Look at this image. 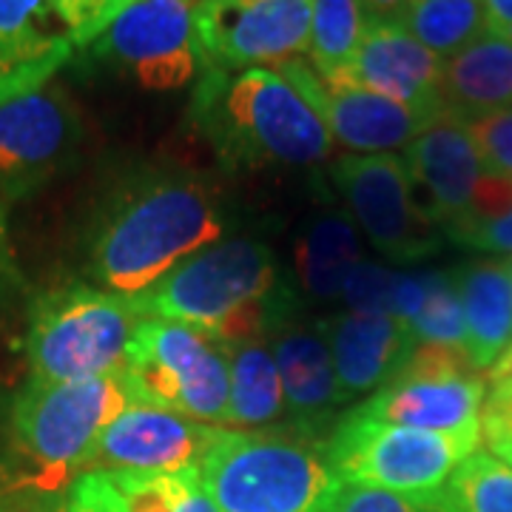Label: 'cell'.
Wrapping results in <instances>:
<instances>
[{
    "label": "cell",
    "instance_id": "cell-30",
    "mask_svg": "<svg viewBox=\"0 0 512 512\" xmlns=\"http://www.w3.org/2000/svg\"><path fill=\"white\" fill-rule=\"evenodd\" d=\"M410 333L416 345L464 350V308L456 279L444 274L424 276V296L410 322Z\"/></svg>",
    "mask_w": 512,
    "mask_h": 512
},
{
    "label": "cell",
    "instance_id": "cell-32",
    "mask_svg": "<svg viewBox=\"0 0 512 512\" xmlns=\"http://www.w3.org/2000/svg\"><path fill=\"white\" fill-rule=\"evenodd\" d=\"M481 439L495 458L512 467V367L490 370V390L481 407Z\"/></svg>",
    "mask_w": 512,
    "mask_h": 512
},
{
    "label": "cell",
    "instance_id": "cell-9",
    "mask_svg": "<svg viewBox=\"0 0 512 512\" xmlns=\"http://www.w3.org/2000/svg\"><path fill=\"white\" fill-rule=\"evenodd\" d=\"M484 396L481 370L470 365L464 350L416 345L402 370L359 404L353 416L416 430L458 433L481 427Z\"/></svg>",
    "mask_w": 512,
    "mask_h": 512
},
{
    "label": "cell",
    "instance_id": "cell-15",
    "mask_svg": "<svg viewBox=\"0 0 512 512\" xmlns=\"http://www.w3.org/2000/svg\"><path fill=\"white\" fill-rule=\"evenodd\" d=\"M222 427L188 419L183 413L131 404L103 430L86 461L89 470H140L171 473L200 467Z\"/></svg>",
    "mask_w": 512,
    "mask_h": 512
},
{
    "label": "cell",
    "instance_id": "cell-20",
    "mask_svg": "<svg viewBox=\"0 0 512 512\" xmlns=\"http://www.w3.org/2000/svg\"><path fill=\"white\" fill-rule=\"evenodd\" d=\"M268 342L282 376L285 410L293 416L296 427L313 433L319 421L328 419L330 410L342 404L325 328L322 322L308 325L288 316L271 330Z\"/></svg>",
    "mask_w": 512,
    "mask_h": 512
},
{
    "label": "cell",
    "instance_id": "cell-39",
    "mask_svg": "<svg viewBox=\"0 0 512 512\" xmlns=\"http://www.w3.org/2000/svg\"><path fill=\"white\" fill-rule=\"evenodd\" d=\"M26 512H63V504H37V507H32V510H26Z\"/></svg>",
    "mask_w": 512,
    "mask_h": 512
},
{
    "label": "cell",
    "instance_id": "cell-34",
    "mask_svg": "<svg viewBox=\"0 0 512 512\" xmlns=\"http://www.w3.org/2000/svg\"><path fill=\"white\" fill-rule=\"evenodd\" d=\"M484 174L512 180V109L464 123Z\"/></svg>",
    "mask_w": 512,
    "mask_h": 512
},
{
    "label": "cell",
    "instance_id": "cell-31",
    "mask_svg": "<svg viewBox=\"0 0 512 512\" xmlns=\"http://www.w3.org/2000/svg\"><path fill=\"white\" fill-rule=\"evenodd\" d=\"M328 512H461L447 487L430 493H396L362 484H342Z\"/></svg>",
    "mask_w": 512,
    "mask_h": 512
},
{
    "label": "cell",
    "instance_id": "cell-4",
    "mask_svg": "<svg viewBox=\"0 0 512 512\" xmlns=\"http://www.w3.org/2000/svg\"><path fill=\"white\" fill-rule=\"evenodd\" d=\"M220 512H328L342 481L311 430H222L200 464Z\"/></svg>",
    "mask_w": 512,
    "mask_h": 512
},
{
    "label": "cell",
    "instance_id": "cell-29",
    "mask_svg": "<svg viewBox=\"0 0 512 512\" xmlns=\"http://www.w3.org/2000/svg\"><path fill=\"white\" fill-rule=\"evenodd\" d=\"M461 512H512V467L476 450L447 481Z\"/></svg>",
    "mask_w": 512,
    "mask_h": 512
},
{
    "label": "cell",
    "instance_id": "cell-7",
    "mask_svg": "<svg viewBox=\"0 0 512 512\" xmlns=\"http://www.w3.org/2000/svg\"><path fill=\"white\" fill-rule=\"evenodd\" d=\"M481 427L439 433L402 424L345 416L328 441V458L342 484H362L396 493L441 490L473 456Z\"/></svg>",
    "mask_w": 512,
    "mask_h": 512
},
{
    "label": "cell",
    "instance_id": "cell-23",
    "mask_svg": "<svg viewBox=\"0 0 512 512\" xmlns=\"http://www.w3.org/2000/svg\"><path fill=\"white\" fill-rule=\"evenodd\" d=\"M362 239L348 211L316 214L296 242L293 271L299 288L311 299H342L348 279L362 265Z\"/></svg>",
    "mask_w": 512,
    "mask_h": 512
},
{
    "label": "cell",
    "instance_id": "cell-36",
    "mask_svg": "<svg viewBox=\"0 0 512 512\" xmlns=\"http://www.w3.org/2000/svg\"><path fill=\"white\" fill-rule=\"evenodd\" d=\"M63 512H123L120 495L111 484L109 473L89 470L74 478L69 495L63 501Z\"/></svg>",
    "mask_w": 512,
    "mask_h": 512
},
{
    "label": "cell",
    "instance_id": "cell-14",
    "mask_svg": "<svg viewBox=\"0 0 512 512\" xmlns=\"http://www.w3.org/2000/svg\"><path fill=\"white\" fill-rule=\"evenodd\" d=\"M80 117L57 86L0 103V194L18 197L43 183L80 143Z\"/></svg>",
    "mask_w": 512,
    "mask_h": 512
},
{
    "label": "cell",
    "instance_id": "cell-10",
    "mask_svg": "<svg viewBox=\"0 0 512 512\" xmlns=\"http://www.w3.org/2000/svg\"><path fill=\"white\" fill-rule=\"evenodd\" d=\"M330 174L356 228L382 256L416 262L441 245V228L421 211L402 154H345Z\"/></svg>",
    "mask_w": 512,
    "mask_h": 512
},
{
    "label": "cell",
    "instance_id": "cell-24",
    "mask_svg": "<svg viewBox=\"0 0 512 512\" xmlns=\"http://www.w3.org/2000/svg\"><path fill=\"white\" fill-rule=\"evenodd\" d=\"M231 367V399L222 430H259L285 413L282 376L268 339L222 345Z\"/></svg>",
    "mask_w": 512,
    "mask_h": 512
},
{
    "label": "cell",
    "instance_id": "cell-5",
    "mask_svg": "<svg viewBox=\"0 0 512 512\" xmlns=\"http://www.w3.org/2000/svg\"><path fill=\"white\" fill-rule=\"evenodd\" d=\"M146 322L134 296L100 285H63L37 296L26 330L29 379L83 382L120 373L128 345Z\"/></svg>",
    "mask_w": 512,
    "mask_h": 512
},
{
    "label": "cell",
    "instance_id": "cell-16",
    "mask_svg": "<svg viewBox=\"0 0 512 512\" xmlns=\"http://www.w3.org/2000/svg\"><path fill=\"white\" fill-rule=\"evenodd\" d=\"M441 80H444V60L433 55L427 46H421L404 26L367 20L362 46L342 83L441 117L444 114Z\"/></svg>",
    "mask_w": 512,
    "mask_h": 512
},
{
    "label": "cell",
    "instance_id": "cell-6",
    "mask_svg": "<svg viewBox=\"0 0 512 512\" xmlns=\"http://www.w3.org/2000/svg\"><path fill=\"white\" fill-rule=\"evenodd\" d=\"M123 379L137 404L183 413L222 427L231 399V367L217 339L200 330L146 319L123 362Z\"/></svg>",
    "mask_w": 512,
    "mask_h": 512
},
{
    "label": "cell",
    "instance_id": "cell-17",
    "mask_svg": "<svg viewBox=\"0 0 512 512\" xmlns=\"http://www.w3.org/2000/svg\"><path fill=\"white\" fill-rule=\"evenodd\" d=\"M402 160L427 220L444 231L467 214L484 168L458 117L444 111L433 126L404 146Z\"/></svg>",
    "mask_w": 512,
    "mask_h": 512
},
{
    "label": "cell",
    "instance_id": "cell-13",
    "mask_svg": "<svg viewBox=\"0 0 512 512\" xmlns=\"http://www.w3.org/2000/svg\"><path fill=\"white\" fill-rule=\"evenodd\" d=\"M285 74L302 97L311 103L316 114L325 120L339 146L353 154H382L393 148H404L416 140L424 128H430L439 117L402 106L390 97L367 92L345 83H325L316 69L302 57H291L274 66Z\"/></svg>",
    "mask_w": 512,
    "mask_h": 512
},
{
    "label": "cell",
    "instance_id": "cell-2",
    "mask_svg": "<svg viewBox=\"0 0 512 512\" xmlns=\"http://www.w3.org/2000/svg\"><path fill=\"white\" fill-rule=\"evenodd\" d=\"M134 299L146 319L188 325L220 345L268 339L293 311L274 251L251 237L202 248Z\"/></svg>",
    "mask_w": 512,
    "mask_h": 512
},
{
    "label": "cell",
    "instance_id": "cell-37",
    "mask_svg": "<svg viewBox=\"0 0 512 512\" xmlns=\"http://www.w3.org/2000/svg\"><path fill=\"white\" fill-rule=\"evenodd\" d=\"M481 3H484L487 32L512 43V0H481Z\"/></svg>",
    "mask_w": 512,
    "mask_h": 512
},
{
    "label": "cell",
    "instance_id": "cell-35",
    "mask_svg": "<svg viewBox=\"0 0 512 512\" xmlns=\"http://www.w3.org/2000/svg\"><path fill=\"white\" fill-rule=\"evenodd\" d=\"M396 274L376 262H362L348 279L342 293L345 311H384L390 313V291Z\"/></svg>",
    "mask_w": 512,
    "mask_h": 512
},
{
    "label": "cell",
    "instance_id": "cell-19",
    "mask_svg": "<svg viewBox=\"0 0 512 512\" xmlns=\"http://www.w3.org/2000/svg\"><path fill=\"white\" fill-rule=\"evenodd\" d=\"M72 52L57 0H0V103L49 86Z\"/></svg>",
    "mask_w": 512,
    "mask_h": 512
},
{
    "label": "cell",
    "instance_id": "cell-18",
    "mask_svg": "<svg viewBox=\"0 0 512 512\" xmlns=\"http://www.w3.org/2000/svg\"><path fill=\"white\" fill-rule=\"evenodd\" d=\"M328 336L339 402L382 390L416 350L410 328L393 313L342 311L322 322Z\"/></svg>",
    "mask_w": 512,
    "mask_h": 512
},
{
    "label": "cell",
    "instance_id": "cell-21",
    "mask_svg": "<svg viewBox=\"0 0 512 512\" xmlns=\"http://www.w3.org/2000/svg\"><path fill=\"white\" fill-rule=\"evenodd\" d=\"M464 308V353L476 370L490 367L512 345V282L507 259H478L456 276Z\"/></svg>",
    "mask_w": 512,
    "mask_h": 512
},
{
    "label": "cell",
    "instance_id": "cell-8",
    "mask_svg": "<svg viewBox=\"0 0 512 512\" xmlns=\"http://www.w3.org/2000/svg\"><path fill=\"white\" fill-rule=\"evenodd\" d=\"M131 404L123 373L83 382L29 379L12 407V436L46 476L66 478L86 470L103 430Z\"/></svg>",
    "mask_w": 512,
    "mask_h": 512
},
{
    "label": "cell",
    "instance_id": "cell-42",
    "mask_svg": "<svg viewBox=\"0 0 512 512\" xmlns=\"http://www.w3.org/2000/svg\"><path fill=\"white\" fill-rule=\"evenodd\" d=\"M507 262H510V282H512V259H507Z\"/></svg>",
    "mask_w": 512,
    "mask_h": 512
},
{
    "label": "cell",
    "instance_id": "cell-1",
    "mask_svg": "<svg viewBox=\"0 0 512 512\" xmlns=\"http://www.w3.org/2000/svg\"><path fill=\"white\" fill-rule=\"evenodd\" d=\"M231 222L220 188L194 171L157 168L128 180L100 214L89 268L111 293L137 296L188 256L225 239Z\"/></svg>",
    "mask_w": 512,
    "mask_h": 512
},
{
    "label": "cell",
    "instance_id": "cell-38",
    "mask_svg": "<svg viewBox=\"0 0 512 512\" xmlns=\"http://www.w3.org/2000/svg\"><path fill=\"white\" fill-rule=\"evenodd\" d=\"M365 9L367 20H382V23H399L410 0H359Z\"/></svg>",
    "mask_w": 512,
    "mask_h": 512
},
{
    "label": "cell",
    "instance_id": "cell-27",
    "mask_svg": "<svg viewBox=\"0 0 512 512\" xmlns=\"http://www.w3.org/2000/svg\"><path fill=\"white\" fill-rule=\"evenodd\" d=\"M120 495L123 512H220L202 487L200 467L171 473L103 470Z\"/></svg>",
    "mask_w": 512,
    "mask_h": 512
},
{
    "label": "cell",
    "instance_id": "cell-26",
    "mask_svg": "<svg viewBox=\"0 0 512 512\" xmlns=\"http://www.w3.org/2000/svg\"><path fill=\"white\" fill-rule=\"evenodd\" d=\"M399 26L441 60L456 57L487 35L481 0H410Z\"/></svg>",
    "mask_w": 512,
    "mask_h": 512
},
{
    "label": "cell",
    "instance_id": "cell-28",
    "mask_svg": "<svg viewBox=\"0 0 512 512\" xmlns=\"http://www.w3.org/2000/svg\"><path fill=\"white\" fill-rule=\"evenodd\" d=\"M444 234L478 254H512V180L484 174L467 214Z\"/></svg>",
    "mask_w": 512,
    "mask_h": 512
},
{
    "label": "cell",
    "instance_id": "cell-11",
    "mask_svg": "<svg viewBox=\"0 0 512 512\" xmlns=\"http://www.w3.org/2000/svg\"><path fill=\"white\" fill-rule=\"evenodd\" d=\"M311 18L313 0H200L194 35L202 69H271L299 57L308 52Z\"/></svg>",
    "mask_w": 512,
    "mask_h": 512
},
{
    "label": "cell",
    "instance_id": "cell-25",
    "mask_svg": "<svg viewBox=\"0 0 512 512\" xmlns=\"http://www.w3.org/2000/svg\"><path fill=\"white\" fill-rule=\"evenodd\" d=\"M367 32L359 0H313L308 63L325 83H342Z\"/></svg>",
    "mask_w": 512,
    "mask_h": 512
},
{
    "label": "cell",
    "instance_id": "cell-3",
    "mask_svg": "<svg viewBox=\"0 0 512 512\" xmlns=\"http://www.w3.org/2000/svg\"><path fill=\"white\" fill-rule=\"evenodd\" d=\"M191 117L222 163L242 168L328 160L333 134L302 92L276 69H202Z\"/></svg>",
    "mask_w": 512,
    "mask_h": 512
},
{
    "label": "cell",
    "instance_id": "cell-12",
    "mask_svg": "<svg viewBox=\"0 0 512 512\" xmlns=\"http://www.w3.org/2000/svg\"><path fill=\"white\" fill-rule=\"evenodd\" d=\"M200 0H140L94 40L92 55L146 92H174L200 72L194 9Z\"/></svg>",
    "mask_w": 512,
    "mask_h": 512
},
{
    "label": "cell",
    "instance_id": "cell-41",
    "mask_svg": "<svg viewBox=\"0 0 512 512\" xmlns=\"http://www.w3.org/2000/svg\"><path fill=\"white\" fill-rule=\"evenodd\" d=\"M0 512H12V510H9V504H6L3 498H0Z\"/></svg>",
    "mask_w": 512,
    "mask_h": 512
},
{
    "label": "cell",
    "instance_id": "cell-33",
    "mask_svg": "<svg viewBox=\"0 0 512 512\" xmlns=\"http://www.w3.org/2000/svg\"><path fill=\"white\" fill-rule=\"evenodd\" d=\"M134 3L140 0H57V12L74 49H89Z\"/></svg>",
    "mask_w": 512,
    "mask_h": 512
},
{
    "label": "cell",
    "instance_id": "cell-40",
    "mask_svg": "<svg viewBox=\"0 0 512 512\" xmlns=\"http://www.w3.org/2000/svg\"><path fill=\"white\" fill-rule=\"evenodd\" d=\"M493 367H512V345L507 348V353H504V356H501V359H498ZM493 367H490V370H493Z\"/></svg>",
    "mask_w": 512,
    "mask_h": 512
},
{
    "label": "cell",
    "instance_id": "cell-22",
    "mask_svg": "<svg viewBox=\"0 0 512 512\" xmlns=\"http://www.w3.org/2000/svg\"><path fill=\"white\" fill-rule=\"evenodd\" d=\"M444 111L473 123L495 111L512 109V43L481 35L464 52L444 60Z\"/></svg>",
    "mask_w": 512,
    "mask_h": 512
}]
</instances>
